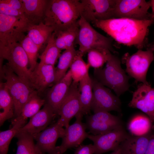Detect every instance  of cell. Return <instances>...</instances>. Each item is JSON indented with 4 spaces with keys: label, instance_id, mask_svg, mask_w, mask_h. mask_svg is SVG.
<instances>
[{
    "label": "cell",
    "instance_id": "6da1fadb",
    "mask_svg": "<svg viewBox=\"0 0 154 154\" xmlns=\"http://www.w3.org/2000/svg\"><path fill=\"white\" fill-rule=\"evenodd\" d=\"M154 23V19L114 18L96 21L92 23L118 42L127 46L134 45L139 50L143 47L149 27Z\"/></svg>",
    "mask_w": 154,
    "mask_h": 154
},
{
    "label": "cell",
    "instance_id": "7a4b0ae2",
    "mask_svg": "<svg viewBox=\"0 0 154 154\" xmlns=\"http://www.w3.org/2000/svg\"><path fill=\"white\" fill-rule=\"evenodd\" d=\"M79 0H48L43 21L55 33L77 23L80 17Z\"/></svg>",
    "mask_w": 154,
    "mask_h": 154
},
{
    "label": "cell",
    "instance_id": "3957f363",
    "mask_svg": "<svg viewBox=\"0 0 154 154\" xmlns=\"http://www.w3.org/2000/svg\"><path fill=\"white\" fill-rule=\"evenodd\" d=\"M106 63L104 68L94 69L95 78L113 90L119 97L129 89V78L122 68L121 60L117 56L109 53Z\"/></svg>",
    "mask_w": 154,
    "mask_h": 154
},
{
    "label": "cell",
    "instance_id": "277c9868",
    "mask_svg": "<svg viewBox=\"0 0 154 154\" xmlns=\"http://www.w3.org/2000/svg\"><path fill=\"white\" fill-rule=\"evenodd\" d=\"M1 77L6 80L4 82L13 101L15 113L13 118L20 114L24 105L30 95L35 90L19 78L6 63L0 62Z\"/></svg>",
    "mask_w": 154,
    "mask_h": 154
},
{
    "label": "cell",
    "instance_id": "5b68a950",
    "mask_svg": "<svg viewBox=\"0 0 154 154\" xmlns=\"http://www.w3.org/2000/svg\"><path fill=\"white\" fill-rule=\"evenodd\" d=\"M78 23L79 31L75 43L78 45V50L83 54L94 49L107 52H114L111 38L98 32L82 17Z\"/></svg>",
    "mask_w": 154,
    "mask_h": 154
},
{
    "label": "cell",
    "instance_id": "8992f818",
    "mask_svg": "<svg viewBox=\"0 0 154 154\" xmlns=\"http://www.w3.org/2000/svg\"><path fill=\"white\" fill-rule=\"evenodd\" d=\"M0 57L7 60L8 61L7 64L13 72L33 88L32 72L29 69L28 58L19 42L0 46Z\"/></svg>",
    "mask_w": 154,
    "mask_h": 154
},
{
    "label": "cell",
    "instance_id": "52a82bcc",
    "mask_svg": "<svg viewBox=\"0 0 154 154\" xmlns=\"http://www.w3.org/2000/svg\"><path fill=\"white\" fill-rule=\"evenodd\" d=\"M154 51L153 46L145 51L139 49L131 55L128 53L125 54L122 61L125 64L128 74L137 81L149 84L146 75L149 66L154 60Z\"/></svg>",
    "mask_w": 154,
    "mask_h": 154
},
{
    "label": "cell",
    "instance_id": "ba28073f",
    "mask_svg": "<svg viewBox=\"0 0 154 154\" xmlns=\"http://www.w3.org/2000/svg\"><path fill=\"white\" fill-rule=\"evenodd\" d=\"M80 16L89 23L114 18L116 0H81Z\"/></svg>",
    "mask_w": 154,
    "mask_h": 154
},
{
    "label": "cell",
    "instance_id": "9c48e42d",
    "mask_svg": "<svg viewBox=\"0 0 154 154\" xmlns=\"http://www.w3.org/2000/svg\"><path fill=\"white\" fill-rule=\"evenodd\" d=\"M29 25L25 20L0 13V46L19 42Z\"/></svg>",
    "mask_w": 154,
    "mask_h": 154
},
{
    "label": "cell",
    "instance_id": "30bf717a",
    "mask_svg": "<svg viewBox=\"0 0 154 154\" xmlns=\"http://www.w3.org/2000/svg\"><path fill=\"white\" fill-rule=\"evenodd\" d=\"M91 79L93 92L91 110L94 113L112 111L120 112L121 103L119 97L114 94L95 78Z\"/></svg>",
    "mask_w": 154,
    "mask_h": 154
},
{
    "label": "cell",
    "instance_id": "8fae6325",
    "mask_svg": "<svg viewBox=\"0 0 154 154\" xmlns=\"http://www.w3.org/2000/svg\"><path fill=\"white\" fill-rule=\"evenodd\" d=\"M150 7L149 1L145 0H116L114 18L139 20L154 19L148 11Z\"/></svg>",
    "mask_w": 154,
    "mask_h": 154
},
{
    "label": "cell",
    "instance_id": "7c38bea8",
    "mask_svg": "<svg viewBox=\"0 0 154 154\" xmlns=\"http://www.w3.org/2000/svg\"><path fill=\"white\" fill-rule=\"evenodd\" d=\"M63 123L59 118L41 132L31 134L37 148L41 152L48 154H58L56 144L59 138H62L64 133Z\"/></svg>",
    "mask_w": 154,
    "mask_h": 154
},
{
    "label": "cell",
    "instance_id": "4fadbf2b",
    "mask_svg": "<svg viewBox=\"0 0 154 154\" xmlns=\"http://www.w3.org/2000/svg\"><path fill=\"white\" fill-rule=\"evenodd\" d=\"M86 120V129L94 135L106 133L123 126L119 117L107 112L99 111L87 115Z\"/></svg>",
    "mask_w": 154,
    "mask_h": 154
},
{
    "label": "cell",
    "instance_id": "5bb4252c",
    "mask_svg": "<svg viewBox=\"0 0 154 154\" xmlns=\"http://www.w3.org/2000/svg\"><path fill=\"white\" fill-rule=\"evenodd\" d=\"M129 135L123 126L103 134H89L88 138L93 142L94 154H102L117 149Z\"/></svg>",
    "mask_w": 154,
    "mask_h": 154
},
{
    "label": "cell",
    "instance_id": "9a60e30c",
    "mask_svg": "<svg viewBox=\"0 0 154 154\" xmlns=\"http://www.w3.org/2000/svg\"><path fill=\"white\" fill-rule=\"evenodd\" d=\"M83 116L80 113L78 114L75 116L74 122L65 128L62 143L56 147L58 154H63L69 149L77 147L88 138L89 134L86 131L85 123L82 122Z\"/></svg>",
    "mask_w": 154,
    "mask_h": 154
},
{
    "label": "cell",
    "instance_id": "2e32d148",
    "mask_svg": "<svg viewBox=\"0 0 154 154\" xmlns=\"http://www.w3.org/2000/svg\"><path fill=\"white\" fill-rule=\"evenodd\" d=\"M132 108L140 110L147 114L152 122L154 120V88L142 84L133 92L128 104Z\"/></svg>",
    "mask_w": 154,
    "mask_h": 154
},
{
    "label": "cell",
    "instance_id": "e0dca14e",
    "mask_svg": "<svg viewBox=\"0 0 154 154\" xmlns=\"http://www.w3.org/2000/svg\"><path fill=\"white\" fill-rule=\"evenodd\" d=\"M80 93L79 83L72 81L67 95L60 107L59 116L65 128L69 125L71 120L80 112Z\"/></svg>",
    "mask_w": 154,
    "mask_h": 154
},
{
    "label": "cell",
    "instance_id": "ac0fdd59",
    "mask_svg": "<svg viewBox=\"0 0 154 154\" xmlns=\"http://www.w3.org/2000/svg\"><path fill=\"white\" fill-rule=\"evenodd\" d=\"M57 116L48 104L30 118L29 121L17 132L31 134L39 133L42 131L54 122Z\"/></svg>",
    "mask_w": 154,
    "mask_h": 154
},
{
    "label": "cell",
    "instance_id": "d6986e66",
    "mask_svg": "<svg viewBox=\"0 0 154 154\" xmlns=\"http://www.w3.org/2000/svg\"><path fill=\"white\" fill-rule=\"evenodd\" d=\"M72 81L69 70L61 80L52 86L46 94V103L50 106L57 116Z\"/></svg>",
    "mask_w": 154,
    "mask_h": 154
},
{
    "label": "cell",
    "instance_id": "ffe728a7",
    "mask_svg": "<svg viewBox=\"0 0 154 154\" xmlns=\"http://www.w3.org/2000/svg\"><path fill=\"white\" fill-rule=\"evenodd\" d=\"M56 68L50 65L37 64L32 72V85L38 92H42L54 84Z\"/></svg>",
    "mask_w": 154,
    "mask_h": 154
},
{
    "label": "cell",
    "instance_id": "44dd1931",
    "mask_svg": "<svg viewBox=\"0 0 154 154\" xmlns=\"http://www.w3.org/2000/svg\"><path fill=\"white\" fill-rule=\"evenodd\" d=\"M25 17L29 25L43 22L48 0H21Z\"/></svg>",
    "mask_w": 154,
    "mask_h": 154
},
{
    "label": "cell",
    "instance_id": "7402d4cb",
    "mask_svg": "<svg viewBox=\"0 0 154 154\" xmlns=\"http://www.w3.org/2000/svg\"><path fill=\"white\" fill-rule=\"evenodd\" d=\"M152 133L140 136L129 135L119 145L121 154H145Z\"/></svg>",
    "mask_w": 154,
    "mask_h": 154
},
{
    "label": "cell",
    "instance_id": "603a6c76",
    "mask_svg": "<svg viewBox=\"0 0 154 154\" xmlns=\"http://www.w3.org/2000/svg\"><path fill=\"white\" fill-rule=\"evenodd\" d=\"M27 32L29 37L40 49L44 44H47L54 30L42 22L37 25H29Z\"/></svg>",
    "mask_w": 154,
    "mask_h": 154
},
{
    "label": "cell",
    "instance_id": "cb8c5ba5",
    "mask_svg": "<svg viewBox=\"0 0 154 154\" xmlns=\"http://www.w3.org/2000/svg\"><path fill=\"white\" fill-rule=\"evenodd\" d=\"M81 106L80 113L88 115L91 110L93 92L91 78L87 75L79 82Z\"/></svg>",
    "mask_w": 154,
    "mask_h": 154
},
{
    "label": "cell",
    "instance_id": "d4e9b609",
    "mask_svg": "<svg viewBox=\"0 0 154 154\" xmlns=\"http://www.w3.org/2000/svg\"><path fill=\"white\" fill-rule=\"evenodd\" d=\"M15 113L13 98L4 83L0 84V126L7 120L12 119Z\"/></svg>",
    "mask_w": 154,
    "mask_h": 154
},
{
    "label": "cell",
    "instance_id": "484cf974",
    "mask_svg": "<svg viewBox=\"0 0 154 154\" xmlns=\"http://www.w3.org/2000/svg\"><path fill=\"white\" fill-rule=\"evenodd\" d=\"M78 31V21L64 30L56 33L54 32L56 45L61 50H66L74 47Z\"/></svg>",
    "mask_w": 154,
    "mask_h": 154
},
{
    "label": "cell",
    "instance_id": "4316f807",
    "mask_svg": "<svg viewBox=\"0 0 154 154\" xmlns=\"http://www.w3.org/2000/svg\"><path fill=\"white\" fill-rule=\"evenodd\" d=\"M45 103V99L40 97L38 92L34 90L23 106L20 115L11 120V124L20 120H27L28 118H31L37 113Z\"/></svg>",
    "mask_w": 154,
    "mask_h": 154
},
{
    "label": "cell",
    "instance_id": "83f0119b",
    "mask_svg": "<svg viewBox=\"0 0 154 154\" xmlns=\"http://www.w3.org/2000/svg\"><path fill=\"white\" fill-rule=\"evenodd\" d=\"M152 123L148 116L137 114L130 119L127 127L129 132L133 136H140L151 131Z\"/></svg>",
    "mask_w": 154,
    "mask_h": 154
},
{
    "label": "cell",
    "instance_id": "f1b7e54d",
    "mask_svg": "<svg viewBox=\"0 0 154 154\" xmlns=\"http://www.w3.org/2000/svg\"><path fill=\"white\" fill-rule=\"evenodd\" d=\"M78 52V50H76L74 46L65 50L61 54L56 68L54 84L60 81L65 75Z\"/></svg>",
    "mask_w": 154,
    "mask_h": 154
},
{
    "label": "cell",
    "instance_id": "f546056e",
    "mask_svg": "<svg viewBox=\"0 0 154 154\" xmlns=\"http://www.w3.org/2000/svg\"><path fill=\"white\" fill-rule=\"evenodd\" d=\"M15 137L17 139L16 154H46L37 147L32 135L26 133H20Z\"/></svg>",
    "mask_w": 154,
    "mask_h": 154
},
{
    "label": "cell",
    "instance_id": "4dcf8cb0",
    "mask_svg": "<svg viewBox=\"0 0 154 154\" xmlns=\"http://www.w3.org/2000/svg\"><path fill=\"white\" fill-rule=\"evenodd\" d=\"M54 32L48 41L44 50L40 56L39 63L54 66L60 57L62 50L56 45Z\"/></svg>",
    "mask_w": 154,
    "mask_h": 154
},
{
    "label": "cell",
    "instance_id": "1f68e13d",
    "mask_svg": "<svg viewBox=\"0 0 154 154\" xmlns=\"http://www.w3.org/2000/svg\"><path fill=\"white\" fill-rule=\"evenodd\" d=\"M83 55L78 50L75 56L69 70L73 81L79 83L80 81L89 74L90 67L83 59Z\"/></svg>",
    "mask_w": 154,
    "mask_h": 154
},
{
    "label": "cell",
    "instance_id": "d6a6232c",
    "mask_svg": "<svg viewBox=\"0 0 154 154\" xmlns=\"http://www.w3.org/2000/svg\"><path fill=\"white\" fill-rule=\"evenodd\" d=\"M27 120H18L12 125L9 129L0 132V154H7L11 141L18 131L27 123Z\"/></svg>",
    "mask_w": 154,
    "mask_h": 154
},
{
    "label": "cell",
    "instance_id": "836d02e7",
    "mask_svg": "<svg viewBox=\"0 0 154 154\" xmlns=\"http://www.w3.org/2000/svg\"><path fill=\"white\" fill-rule=\"evenodd\" d=\"M26 53L28 58L30 70L33 71L37 64V59L40 48L27 35H25L19 42Z\"/></svg>",
    "mask_w": 154,
    "mask_h": 154
},
{
    "label": "cell",
    "instance_id": "e575fe53",
    "mask_svg": "<svg viewBox=\"0 0 154 154\" xmlns=\"http://www.w3.org/2000/svg\"><path fill=\"white\" fill-rule=\"evenodd\" d=\"M107 52L97 49H91L87 52L88 63L90 67L97 69L101 68L108 59Z\"/></svg>",
    "mask_w": 154,
    "mask_h": 154
},
{
    "label": "cell",
    "instance_id": "d590c367",
    "mask_svg": "<svg viewBox=\"0 0 154 154\" xmlns=\"http://www.w3.org/2000/svg\"><path fill=\"white\" fill-rule=\"evenodd\" d=\"M0 13L18 18L27 21L23 13L3 3L1 1Z\"/></svg>",
    "mask_w": 154,
    "mask_h": 154
},
{
    "label": "cell",
    "instance_id": "8d00e7d4",
    "mask_svg": "<svg viewBox=\"0 0 154 154\" xmlns=\"http://www.w3.org/2000/svg\"><path fill=\"white\" fill-rule=\"evenodd\" d=\"M94 149L93 145H80L76 147L74 154H94Z\"/></svg>",
    "mask_w": 154,
    "mask_h": 154
},
{
    "label": "cell",
    "instance_id": "74e56055",
    "mask_svg": "<svg viewBox=\"0 0 154 154\" xmlns=\"http://www.w3.org/2000/svg\"><path fill=\"white\" fill-rule=\"evenodd\" d=\"M0 1L24 13L23 4L21 0H0Z\"/></svg>",
    "mask_w": 154,
    "mask_h": 154
},
{
    "label": "cell",
    "instance_id": "f35d334b",
    "mask_svg": "<svg viewBox=\"0 0 154 154\" xmlns=\"http://www.w3.org/2000/svg\"><path fill=\"white\" fill-rule=\"evenodd\" d=\"M145 154H154V131L150 138Z\"/></svg>",
    "mask_w": 154,
    "mask_h": 154
},
{
    "label": "cell",
    "instance_id": "ab89813d",
    "mask_svg": "<svg viewBox=\"0 0 154 154\" xmlns=\"http://www.w3.org/2000/svg\"><path fill=\"white\" fill-rule=\"evenodd\" d=\"M150 7L152 9V13H151L152 18L154 19V0H151L149 1Z\"/></svg>",
    "mask_w": 154,
    "mask_h": 154
},
{
    "label": "cell",
    "instance_id": "60d3db41",
    "mask_svg": "<svg viewBox=\"0 0 154 154\" xmlns=\"http://www.w3.org/2000/svg\"><path fill=\"white\" fill-rule=\"evenodd\" d=\"M110 154H121L120 149L119 147L115 150L113 151Z\"/></svg>",
    "mask_w": 154,
    "mask_h": 154
},
{
    "label": "cell",
    "instance_id": "b9f144b4",
    "mask_svg": "<svg viewBox=\"0 0 154 154\" xmlns=\"http://www.w3.org/2000/svg\"><path fill=\"white\" fill-rule=\"evenodd\" d=\"M153 46H154V45H153Z\"/></svg>",
    "mask_w": 154,
    "mask_h": 154
},
{
    "label": "cell",
    "instance_id": "7bdbcfd3",
    "mask_svg": "<svg viewBox=\"0 0 154 154\" xmlns=\"http://www.w3.org/2000/svg\"></svg>",
    "mask_w": 154,
    "mask_h": 154
}]
</instances>
